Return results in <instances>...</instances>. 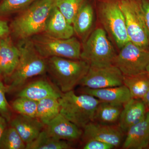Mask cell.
Masks as SVG:
<instances>
[{
  "mask_svg": "<svg viewBox=\"0 0 149 149\" xmlns=\"http://www.w3.org/2000/svg\"><path fill=\"white\" fill-rule=\"evenodd\" d=\"M88 0H56L55 6L72 24L78 11Z\"/></svg>",
  "mask_w": 149,
  "mask_h": 149,
  "instance_id": "obj_25",
  "label": "cell"
},
{
  "mask_svg": "<svg viewBox=\"0 0 149 149\" xmlns=\"http://www.w3.org/2000/svg\"><path fill=\"white\" fill-rule=\"evenodd\" d=\"M147 29L149 33V0H141Z\"/></svg>",
  "mask_w": 149,
  "mask_h": 149,
  "instance_id": "obj_32",
  "label": "cell"
},
{
  "mask_svg": "<svg viewBox=\"0 0 149 149\" xmlns=\"http://www.w3.org/2000/svg\"><path fill=\"white\" fill-rule=\"evenodd\" d=\"M87 1L78 11L72 23L74 34L83 42L93 31L95 19L94 8Z\"/></svg>",
  "mask_w": 149,
  "mask_h": 149,
  "instance_id": "obj_20",
  "label": "cell"
},
{
  "mask_svg": "<svg viewBox=\"0 0 149 149\" xmlns=\"http://www.w3.org/2000/svg\"><path fill=\"white\" fill-rule=\"evenodd\" d=\"M55 3L56 0H36L13 20L10 32L19 40L43 33Z\"/></svg>",
  "mask_w": 149,
  "mask_h": 149,
  "instance_id": "obj_2",
  "label": "cell"
},
{
  "mask_svg": "<svg viewBox=\"0 0 149 149\" xmlns=\"http://www.w3.org/2000/svg\"><path fill=\"white\" fill-rule=\"evenodd\" d=\"M123 83L132 98L142 100L149 89V76L146 72L133 76L123 75Z\"/></svg>",
  "mask_w": 149,
  "mask_h": 149,
  "instance_id": "obj_22",
  "label": "cell"
},
{
  "mask_svg": "<svg viewBox=\"0 0 149 149\" xmlns=\"http://www.w3.org/2000/svg\"><path fill=\"white\" fill-rule=\"evenodd\" d=\"M71 148L66 141L50 136L44 128L37 139L26 144L25 149H69Z\"/></svg>",
  "mask_w": 149,
  "mask_h": 149,
  "instance_id": "obj_24",
  "label": "cell"
},
{
  "mask_svg": "<svg viewBox=\"0 0 149 149\" xmlns=\"http://www.w3.org/2000/svg\"><path fill=\"white\" fill-rule=\"evenodd\" d=\"M117 54L104 29L98 27L83 42L80 58L91 67H103L113 65Z\"/></svg>",
  "mask_w": 149,
  "mask_h": 149,
  "instance_id": "obj_5",
  "label": "cell"
},
{
  "mask_svg": "<svg viewBox=\"0 0 149 149\" xmlns=\"http://www.w3.org/2000/svg\"><path fill=\"white\" fill-rule=\"evenodd\" d=\"M125 17L129 40L140 47L149 48L147 29L141 0H118Z\"/></svg>",
  "mask_w": 149,
  "mask_h": 149,
  "instance_id": "obj_8",
  "label": "cell"
},
{
  "mask_svg": "<svg viewBox=\"0 0 149 149\" xmlns=\"http://www.w3.org/2000/svg\"><path fill=\"white\" fill-rule=\"evenodd\" d=\"M10 28L7 22L0 18V38L8 36Z\"/></svg>",
  "mask_w": 149,
  "mask_h": 149,
  "instance_id": "obj_31",
  "label": "cell"
},
{
  "mask_svg": "<svg viewBox=\"0 0 149 149\" xmlns=\"http://www.w3.org/2000/svg\"><path fill=\"white\" fill-rule=\"evenodd\" d=\"M47 70L54 82L63 93L72 91L79 85L90 68L82 59L52 57L47 60Z\"/></svg>",
  "mask_w": 149,
  "mask_h": 149,
  "instance_id": "obj_3",
  "label": "cell"
},
{
  "mask_svg": "<svg viewBox=\"0 0 149 149\" xmlns=\"http://www.w3.org/2000/svg\"><path fill=\"white\" fill-rule=\"evenodd\" d=\"M36 50L45 58L58 57L71 59H81L82 46L77 38L60 39L42 33L29 38Z\"/></svg>",
  "mask_w": 149,
  "mask_h": 149,
  "instance_id": "obj_7",
  "label": "cell"
},
{
  "mask_svg": "<svg viewBox=\"0 0 149 149\" xmlns=\"http://www.w3.org/2000/svg\"><path fill=\"white\" fill-rule=\"evenodd\" d=\"M6 88L0 80V115L6 119L7 121L10 120V111L6 97Z\"/></svg>",
  "mask_w": 149,
  "mask_h": 149,
  "instance_id": "obj_29",
  "label": "cell"
},
{
  "mask_svg": "<svg viewBox=\"0 0 149 149\" xmlns=\"http://www.w3.org/2000/svg\"><path fill=\"white\" fill-rule=\"evenodd\" d=\"M141 99L131 98L123 105L118 120V127L126 133L133 125L144 119L148 111Z\"/></svg>",
  "mask_w": 149,
  "mask_h": 149,
  "instance_id": "obj_14",
  "label": "cell"
},
{
  "mask_svg": "<svg viewBox=\"0 0 149 149\" xmlns=\"http://www.w3.org/2000/svg\"><path fill=\"white\" fill-rule=\"evenodd\" d=\"M123 75L114 65L103 67H90L79 85L91 89H101L123 85Z\"/></svg>",
  "mask_w": 149,
  "mask_h": 149,
  "instance_id": "obj_10",
  "label": "cell"
},
{
  "mask_svg": "<svg viewBox=\"0 0 149 149\" xmlns=\"http://www.w3.org/2000/svg\"><path fill=\"white\" fill-rule=\"evenodd\" d=\"M60 113L80 128L94 120L95 112L100 101L83 93L77 95L71 91L63 93L59 99Z\"/></svg>",
  "mask_w": 149,
  "mask_h": 149,
  "instance_id": "obj_4",
  "label": "cell"
},
{
  "mask_svg": "<svg viewBox=\"0 0 149 149\" xmlns=\"http://www.w3.org/2000/svg\"><path fill=\"white\" fill-rule=\"evenodd\" d=\"M62 95L48 81L41 79L32 82L22 88L17 97H24L38 102L50 97L59 99Z\"/></svg>",
  "mask_w": 149,
  "mask_h": 149,
  "instance_id": "obj_19",
  "label": "cell"
},
{
  "mask_svg": "<svg viewBox=\"0 0 149 149\" xmlns=\"http://www.w3.org/2000/svg\"><path fill=\"white\" fill-rule=\"evenodd\" d=\"M43 33L50 37L60 39H69L74 34L72 24L68 21L56 6L48 17Z\"/></svg>",
  "mask_w": 149,
  "mask_h": 149,
  "instance_id": "obj_15",
  "label": "cell"
},
{
  "mask_svg": "<svg viewBox=\"0 0 149 149\" xmlns=\"http://www.w3.org/2000/svg\"><path fill=\"white\" fill-rule=\"evenodd\" d=\"M83 136L86 140L94 139L118 146L122 141V131L114 125H105L91 122L83 128Z\"/></svg>",
  "mask_w": 149,
  "mask_h": 149,
  "instance_id": "obj_12",
  "label": "cell"
},
{
  "mask_svg": "<svg viewBox=\"0 0 149 149\" xmlns=\"http://www.w3.org/2000/svg\"><path fill=\"white\" fill-rule=\"evenodd\" d=\"M148 149H149V148H148Z\"/></svg>",
  "mask_w": 149,
  "mask_h": 149,
  "instance_id": "obj_37",
  "label": "cell"
},
{
  "mask_svg": "<svg viewBox=\"0 0 149 149\" xmlns=\"http://www.w3.org/2000/svg\"><path fill=\"white\" fill-rule=\"evenodd\" d=\"M10 125L16 129L26 145L37 139L46 126L37 118L20 114L11 120Z\"/></svg>",
  "mask_w": 149,
  "mask_h": 149,
  "instance_id": "obj_17",
  "label": "cell"
},
{
  "mask_svg": "<svg viewBox=\"0 0 149 149\" xmlns=\"http://www.w3.org/2000/svg\"><path fill=\"white\" fill-rule=\"evenodd\" d=\"M86 141L84 149H111L115 148L112 145L96 139H87Z\"/></svg>",
  "mask_w": 149,
  "mask_h": 149,
  "instance_id": "obj_30",
  "label": "cell"
},
{
  "mask_svg": "<svg viewBox=\"0 0 149 149\" xmlns=\"http://www.w3.org/2000/svg\"><path fill=\"white\" fill-rule=\"evenodd\" d=\"M97 15L102 27L120 49L130 41L125 17L118 0L100 1Z\"/></svg>",
  "mask_w": 149,
  "mask_h": 149,
  "instance_id": "obj_6",
  "label": "cell"
},
{
  "mask_svg": "<svg viewBox=\"0 0 149 149\" xmlns=\"http://www.w3.org/2000/svg\"><path fill=\"white\" fill-rule=\"evenodd\" d=\"M60 113L59 99L50 97L38 102L36 118L47 125Z\"/></svg>",
  "mask_w": 149,
  "mask_h": 149,
  "instance_id": "obj_23",
  "label": "cell"
},
{
  "mask_svg": "<svg viewBox=\"0 0 149 149\" xmlns=\"http://www.w3.org/2000/svg\"><path fill=\"white\" fill-rule=\"evenodd\" d=\"M123 148L148 149L149 147V110L143 120L128 129Z\"/></svg>",
  "mask_w": 149,
  "mask_h": 149,
  "instance_id": "obj_16",
  "label": "cell"
},
{
  "mask_svg": "<svg viewBox=\"0 0 149 149\" xmlns=\"http://www.w3.org/2000/svg\"><path fill=\"white\" fill-rule=\"evenodd\" d=\"M20 58V52L9 36L0 38V77L8 79L14 72Z\"/></svg>",
  "mask_w": 149,
  "mask_h": 149,
  "instance_id": "obj_11",
  "label": "cell"
},
{
  "mask_svg": "<svg viewBox=\"0 0 149 149\" xmlns=\"http://www.w3.org/2000/svg\"><path fill=\"white\" fill-rule=\"evenodd\" d=\"M17 47L20 58L14 72L7 79L8 93L21 89L29 79L45 74L47 70V60L38 53L30 39L19 40Z\"/></svg>",
  "mask_w": 149,
  "mask_h": 149,
  "instance_id": "obj_1",
  "label": "cell"
},
{
  "mask_svg": "<svg viewBox=\"0 0 149 149\" xmlns=\"http://www.w3.org/2000/svg\"><path fill=\"white\" fill-rule=\"evenodd\" d=\"M82 92L94 96L101 102L123 105L132 98L129 90L124 85L101 89H91L84 87Z\"/></svg>",
  "mask_w": 149,
  "mask_h": 149,
  "instance_id": "obj_18",
  "label": "cell"
},
{
  "mask_svg": "<svg viewBox=\"0 0 149 149\" xmlns=\"http://www.w3.org/2000/svg\"><path fill=\"white\" fill-rule=\"evenodd\" d=\"M95 1H102V0H95Z\"/></svg>",
  "mask_w": 149,
  "mask_h": 149,
  "instance_id": "obj_36",
  "label": "cell"
},
{
  "mask_svg": "<svg viewBox=\"0 0 149 149\" xmlns=\"http://www.w3.org/2000/svg\"><path fill=\"white\" fill-rule=\"evenodd\" d=\"M36 0H2L0 2V17L21 12Z\"/></svg>",
  "mask_w": 149,
  "mask_h": 149,
  "instance_id": "obj_28",
  "label": "cell"
},
{
  "mask_svg": "<svg viewBox=\"0 0 149 149\" xmlns=\"http://www.w3.org/2000/svg\"><path fill=\"white\" fill-rule=\"evenodd\" d=\"M46 126L45 129L48 134L58 140L76 141L83 135L81 128L77 127L60 113Z\"/></svg>",
  "mask_w": 149,
  "mask_h": 149,
  "instance_id": "obj_13",
  "label": "cell"
},
{
  "mask_svg": "<svg viewBox=\"0 0 149 149\" xmlns=\"http://www.w3.org/2000/svg\"><path fill=\"white\" fill-rule=\"evenodd\" d=\"M38 102L31 99L18 97L12 104L14 110L21 115L36 118Z\"/></svg>",
  "mask_w": 149,
  "mask_h": 149,
  "instance_id": "obj_27",
  "label": "cell"
},
{
  "mask_svg": "<svg viewBox=\"0 0 149 149\" xmlns=\"http://www.w3.org/2000/svg\"><path fill=\"white\" fill-rule=\"evenodd\" d=\"M6 119L0 115V140L7 128Z\"/></svg>",
  "mask_w": 149,
  "mask_h": 149,
  "instance_id": "obj_33",
  "label": "cell"
},
{
  "mask_svg": "<svg viewBox=\"0 0 149 149\" xmlns=\"http://www.w3.org/2000/svg\"><path fill=\"white\" fill-rule=\"evenodd\" d=\"M123 105L100 101L95 112L93 122L113 125L119 120Z\"/></svg>",
  "mask_w": 149,
  "mask_h": 149,
  "instance_id": "obj_21",
  "label": "cell"
},
{
  "mask_svg": "<svg viewBox=\"0 0 149 149\" xmlns=\"http://www.w3.org/2000/svg\"><path fill=\"white\" fill-rule=\"evenodd\" d=\"M24 143L18 132L11 126L6 128L0 140L1 149H24Z\"/></svg>",
  "mask_w": 149,
  "mask_h": 149,
  "instance_id": "obj_26",
  "label": "cell"
},
{
  "mask_svg": "<svg viewBox=\"0 0 149 149\" xmlns=\"http://www.w3.org/2000/svg\"><path fill=\"white\" fill-rule=\"evenodd\" d=\"M142 100L146 105L147 109L149 110V89L142 99Z\"/></svg>",
  "mask_w": 149,
  "mask_h": 149,
  "instance_id": "obj_34",
  "label": "cell"
},
{
  "mask_svg": "<svg viewBox=\"0 0 149 149\" xmlns=\"http://www.w3.org/2000/svg\"><path fill=\"white\" fill-rule=\"evenodd\" d=\"M146 72L147 74H148L149 76V63L148 64V66H147L146 69Z\"/></svg>",
  "mask_w": 149,
  "mask_h": 149,
  "instance_id": "obj_35",
  "label": "cell"
},
{
  "mask_svg": "<svg viewBox=\"0 0 149 149\" xmlns=\"http://www.w3.org/2000/svg\"><path fill=\"white\" fill-rule=\"evenodd\" d=\"M120 50L113 65L123 75L133 76L146 72L149 63V48L140 47L129 41Z\"/></svg>",
  "mask_w": 149,
  "mask_h": 149,
  "instance_id": "obj_9",
  "label": "cell"
}]
</instances>
